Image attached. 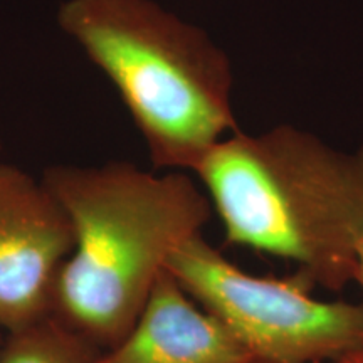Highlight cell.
Returning a JSON list of instances; mask_svg holds the SVG:
<instances>
[{"label": "cell", "mask_w": 363, "mask_h": 363, "mask_svg": "<svg viewBox=\"0 0 363 363\" xmlns=\"http://www.w3.org/2000/svg\"><path fill=\"white\" fill-rule=\"evenodd\" d=\"M167 271L256 360L328 363L363 348V303L318 299L299 274H247L202 233L175 249Z\"/></svg>", "instance_id": "277c9868"}, {"label": "cell", "mask_w": 363, "mask_h": 363, "mask_svg": "<svg viewBox=\"0 0 363 363\" xmlns=\"http://www.w3.org/2000/svg\"><path fill=\"white\" fill-rule=\"evenodd\" d=\"M244 363H267V362H262V360H256V358H252V360H247Z\"/></svg>", "instance_id": "30bf717a"}, {"label": "cell", "mask_w": 363, "mask_h": 363, "mask_svg": "<svg viewBox=\"0 0 363 363\" xmlns=\"http://www.w3.org/2000/svg\"><path fill=\"white\" fill-rule=\"evenodd\" d=\"M2 340H4V338H2V337H0V343H2Z\"/></svg>", "instance_id": "8fae6325"}, {"label": "cell", "mask_w": 363, "mask_h": 363, "mask_svg": "<svg viewBox=\"0 0 363 363\" xmlns=\"http://www.w3.org/2000/svg\"><path fill=\"white\" fill-rule=\"evenodd\" d=\"M355 283L362 286L363 289V240L358 246L357 251V272H355Z\"/></svg>", "instance_id": "ba28073f"}, {"label": "cell", "mask_w": 363, "mask_h": 363, "mask_svg": "<svg viewBox=\"0 0 363 363\" xmlns=\"http://www.w3.org/2000/svg\"><path fill=\"white\" fill-rule=\"evenodd\" d=\"M43 182L74 233L51 315L104 352L133 326L175 249L211 220V201L185 172L130 162L54 165Z\"/></svg>", "instance_id": "6da1fadb"}, {"label": "cell", "mask_w": 363, "mask_h": 363, "mask_svg": "<svg viewBox=\"0 0 363 363\" xmlns=\"http://www.w3.org/2000/svg\"><path fill=\"white\" fill-rule=\"evenodd\" d=\"M74 249L66 211L43 180L0 165V328L51 316L54 289Z\"/></svg>", "instance_id": "5b68a950"}, {"label": "cell", "mask_w": 363, "mask_h": 363, "mask_svg": "<svg viewBox=\"0 0 363 363\" xmlns=\"http://www.w3.org/2000/svg\"><path fill=\"white\" fill-rule=\"evenodd\" d=\"M246 348L199 306L169 271L153 286L128 333L98 363H244Z\"/></svg>", "instance_id": "8992f818"}, {"label": "cell", "mask_w": 363, "mask_h": 363, "mask_svg": "<svg viewBox=\"0 0 363 363\" xmlns=\"http://www.w3.org/2000/svg\"><path fill=\"white\" fill-rule=\"evenodd\" d=\"M328 363H363V348H362V350H358V352L350 353V355L338 358V360L328 362Z\"/></svg>", "instance_id": "9c48e42d"}, {"label": "cell", "mask_w": 363, "mask_h": 363, "mask_svg": "<svg viewBox=\"0 0 363 363\" xmlns=\"http://www.w3.org/2000/svg\"><path fill=\"white\" fill-rule=\"evenodd\" d=\"M57 22L115 86L155 170L192 172L239 131L229 54L155 0H65Z\"/></svg>", "instance_id": "3957f363"}, {"label": "cell", "mask_w": 363, "mask_h": 363, "mask_svg": "<svg viewBox=\"0 0 363 363\" xmlns=\"http://www.w3.org/2000/svg\"><path fill=\"white\" fill-rule=\"evenodd\" d=\"M225 242L296 264L311 286L342 291L355 281L363 240V145L331 147L293 125L235 131L192 170Z\"/></svg>", "instance_id": "7a4b0ae2"}, {"label": "cell", "mask_w": 363, "mask_h": 363, "mask_svg": "<svg viewBox=\"0 0 363 363\" xmlns=\"http://www.w3.org/2000/svg\"><path fill=\"white\" fill-rule=\"evenodd\" d=\"M101 353L52 315L11 331L0 343V363H98Z\"/></svg>", "instance_id": "52a82bcc"}]
</instances>
